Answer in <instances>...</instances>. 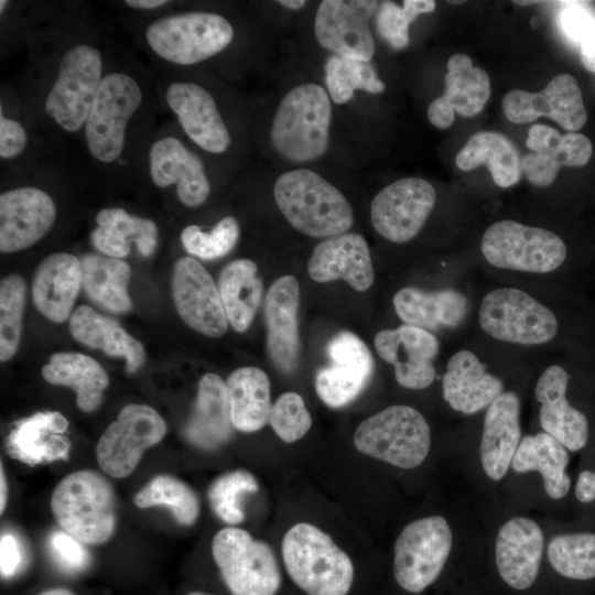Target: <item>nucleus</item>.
<instances>
[{
    "label": "nucleus",
    "instance_id": "obj_1",
    "mask_svg": "<svg viewBox=\"0 0 595 595\" xmlns=\"http://www.w3.org/2000/svg\"><path fill=\"white\" fill-rule=\"evenodd\" d=\"M273 196L289 224L306 236L329 238L347 232L353 225L347 198L312 170L282 173L274 183Z\"/></svg>",
    "mask_w": 595,
    "mask_h": 595
},
{
    "label": "nucleus",
    "instance_id": "obj_2",
    "mask_svg": "<svg viewBox=\"0 0 595 595\" xmlns=\"http://www.w3.org/2000/svg\"><path fill=\"white\" fill-rule=\"evenodd\" d=\"M332 102L318 84L291 88L281 99L270 127L274 151L293 163L321 159L329 145Z\"/></svg>",
    "mask_w": 595,
    "mask_h": 595
},
{
    "label": "nucleus",
    "instance_id": "obj_3",
    "mask_svg": "<svg viewBox=\"0 0 595 595\" xmlns=\"http://www.w3.org/2000/svg\"><path fill=\"white\" fill-rule=\"evenodd\" d=\"M281 553L293 583L306 595H347L355 569L349 555L318 527L292 526L284 534Z\"/></svg>",
    "mask_w": 595,
    "mask_h": 595
},
{
    "label": "nucleus",
    "instance_id": "obj_4",
    "mask_svg": "<svg viewBox=\"0 0 595 595\" xmlns=\"http://www.w3.org/2000/svg\"><path fill=\"white\" fill-rule=\"evenodd\" d=\"M51 510L58 526L86 544H102L115 532L116 495L110 483L95 470H77L54 488Z\"/></svg>",
    "mask_w": 595,
    "mask_h": 595
},
{
    "label": "nucleus",
    "instance_id": "obj_5",
    "mask_svg": "<svg viewBox=\"0 0 595 595\" xmlns=\"http://www.w3.org/2000/svg\"><path fill=\"white\" fill-rule=\"evenodd\" d=\"M354 444L360 453L410 469L423 463L431 446V430L414 408L393 404L364 420Z\"/></svg>",
    "mask_w": 595,
    "mask_h": 595
},
{
    "label": "nucleus",
    "instance_id": "obj_6",
    "mask_svg": "<svg viewBox=\"0 0 595 595\" xmlns=\"http://www.w3.org/2000/svg\"><path fill=\"white\" fill-rule=\"evenodd\" d=\"M234 39V28L215 12L193 11L159 18L145 29V41L162 60L193 65L223 52Z\"/></svg>",
    "mask_w": 595,
    "mask_h": 595
},
{
    "label": "nucleus",
    "instance_id": "obj_7",
    "mask_svg": "<svg viewBox=\"0 0 595 595\" xmlns=\"http://www.w3.org/2000/svg\"><path fill=\"white\" fill-rule=\"evenodd\" d=\"M102 78L100 51L86 43L74 44L58 63L56 77L44 101L46 115L67 132L80 130Z\"/></svg>",
    "mask_w": 595,
    "mask_h": 595
},
{
    "label": "nucleus",
    "instance_id": "obj_8",
    "mask_svg": "<svg viewBox=\"0 0 595 595\" xmlns=\"http://www.w3.org/2000/svg\"><path fill=\"white\" fill-rule=\"evenodd\" d=\"M212 553L231 595H275L280 589L282 577L273 550L248 531L219 530Z\"/></svg>",
    "mask_w": 595,
    "mask_h": 595
},
{
    "label": "nucleus",
    "instance_id": "obj_9",
    "mask_svg": "<svg viewBox=\"0 0 595 595\" xmlns=\"http://www.w3.org/2000/svg\"><path fill=\"white\" fill-rule=\"evenodd\" d=\"M142 98V89L131 75H104L84 127L87 148L95 160L110 164L121 155L128 123Z\"/></svg>",
    "mask_w": 595,
    "mask_h": 595
},
{
    "label": "nucleus",
    "instance_id": "obj_10",
    "mask_svg": "<svg viewBox=\"0 0 595 595\" xmlns=\"http://www.w3.org/2000/svg\"><path fill=\"white\" fill-rule=\"evenodd\" d=\"M480 249L494 267L531 273L555 270L567 255L564 241L556 234L509 219L486 229Z\"/></svg>",
    "mask_w": 595,
    "mask_h": 595
},
{
    "label": "nucleus",
    "instance_id": "obj_11",
    "mask_svg": "<svg viewBox=\"0 0 595 595\" xmlns=\"http://www.w3.org/2000/svg\"><path fill=\"white\" fill-rule=\"evenodd\" d=\"M478 322L490 337L520 345L549 343L558 332L554 313L516 288H499L487 293L479 307Z\"/></svg>",
    "mask_w": 595,
    "mask_h": 595
},
{
    "label": "nucleus",
    "instance_id": "obj_12",
    "mask_svg": "<svg viewBox=\"0 0 595 595\" xmlns=\"http://www.w3.org/2000/svg\"><path fill=\"white\" fill-rule=\"evenodd\" d=\"M452 531L441 516L414 520L394 543L393 575L409 593H420L442 572L452 548Z\"/></svg>",
    "mask_w": 595,
    "mask_h": 595
},
{
    "label": "nucleus",
    "instance_id": "obj_13",
    "mask_svg": "<svg viewBox=\"0 0 595 595\" xmlns=\"http://www.w3.org/2000/svg\"><path fill=\"white\" fill-rule=\"evenodd\" d=\"M165 433L166 423L153 408L127 404L97 443L98 465L107 475L125 478L138 466L143 453L158 444Z\"/></svg>",
    "mask_w": 595,
    "mask_h": 595
},
{
    "label": "nucleus",
    "instance_id": "obj_14",
    "mask_svg": "<svg viewBox=\"0 0 595 595\" xmlns=\"http://www.w3.org/2000/svg\"><path fill=\"white\" fill-rule=\"evenodd\" d=\"M436 201L433 185L424 178L397 180L374 197L370 221L385 239L403 244L422 229Z\"/></svg>",
    "mask_w": 595,
    "mask_h": 595
},
{
    "label": "nucleus",
    "instance_id": "obj_15",
    "mask_svg": "<svg viewBox=\"0 0 595 595\" xmlns=\"http://www.w3.org/2000/svg\"><path fill=\"white\" fill-rule=\"evenodd\" d=\"M379 2L375 0H324L314 18L317 43L334 55L370 62L376 45L369 21Z\"/></svg>",
    "mask_w": 595,
    "mask_h": 595
},
{
    "label": "nucleus",
    "instance_id": "obj_16",
    "mask_svg": "<svg viewBox=\"0 0 595 595\" xmlns=\"http://www.w3.org/2000/svg\"><path fill=\"white\" fill-rule=\"evenodd\" d=\"M172 295L178 315L193 329L209 337L226 333L229 322L219 290L196 259H177L172 273Z\"/></svg>",
    "mask_w": 595,
    "mask_h": 595
},
{
    "label": "nucleus",
    "instance_id": "obj_17",
    "mask_svg": "<svg viewBox=\"0 0 595 595\" xmlns=\"http://www.w3.org/2000/svg\"><path fill=\"white\" fill-rule=\"evenodd\" d=\"M501 107L506 118L517 125L547 117L561 128L575 132L587 121L581 88L570 74L553 77L539 93L510 90L504 96Z\"/></svg>",
    "mask_w": 595,
    "mask_h": 595
},
{
    "label": "nucleus",
    "instance_id": "obj_18",
    "mask_svg": "<svg viewBox=\"0 0 595 595\" xmlns=\"http://www.w3.org/2000/svg\"><path fill=\"white\" fill-rule=\"evenodd\" d=\"M331 364L315 377V390L329 408L350 403L365 388L374 371V359L366 344L351 332L336 334L327 345Z\"/></svg>",
    "mask_w": 595,
    "mask_h": 595
},
{
    "label": "nucleus",
    "instance_id": "obj_19",
    "mask_svg": "<svg viewBox=\"0 0 595 595\" xmlns=\"http://www.w3.org/2000/svg\"><path fill=\"white\" fill-rule=\"evenodd\" d=\"M374 345L379 357L393 365L396 380L401 387L421 390L434 381L432 360L439 354L440 344L431 332L403 324L378 332Z\"/></svg>",
    "mask_w": 595,
    "mask_h": 595
},
{
    "label": "nucleus",
    "instance_id": "obj_20",
    "mask_svg": "<svg viewBox=\"0 0 595 595\" xmlns=\"http://www.w3.org/2000/svg\"><path fill=\"white\" fill-rule=\"evenodd\" d=\"M56 207L42 188L21 186L0 195V250L15 252L42 239L52 228Z\"/></svg>",
    "mask_w": 595,
    "mask_h": 595
},
{
    "label": "nucleus",
    "instance_id": "obj_21",
    "mask_svg": "<svg viewBox=\"0 0 595 595\" xmlns=\"http://www.w3.org/2000/svg\"><path fill=\"white\" fill-rule=\"evenodd\" d=\"M165 101L186 136L206 152L224 153L230 134L214 97L193 82H173L165 90Z\"/></svg>",
    "mask_w": 595,
    "mask_h": 595
},
{
    "label": "nucleus",
    "instance_id": "obj_22",
    "mask_svg": "<svg viewBox=\"0 0 595 595\" xmlns=\"http://www.w3.org/2000/svg\"><path fill=\"white\" fill-rule=\"evenodd\" d=\"M526 145L531 152L521 160L522 172L531 184L541 187L552 184L562 166L586 165L593 150L586 136L577 132L561 134L541 123L530 127Z\"/></svg>",
    "mask_w": 595,
    "mask_h": 595
},
{
    "label": "nucleus",
    "instance_id": "obj_23",
    "mask_svg": "<svg viewBox=\"0 0 595 595\" xmlns=\"http://www.w3.org/2000/svg\"><path fill=\"white\" fill-rule=\"evenodd\" d=\"M444 93L428 108L430 122L439 129L450 128L455 112L464 117L478 115L486 106L491 88L486 71L474 66L465 54H454L447 61Z\"/></svg>",
    "mask_w": 595,
    "mask_h": 595
},
{
    "label": "nucleus",
    "instance_id": "obj_24",
    "mask_svg": "<svg viewBox=\"0 0 595 595\" xmlns=\"http://www.w3.org/2000/svg\"><path fill=\"white\" fill-rule=\"evenodd\" d=\"M150 175L159 187L176 185V194L187 207L201 206L210 184L202 160L175 137L154 141L149 152Z\"/></svg>",
    "mask_w": 595,
    "mask_h": 595
},
{
    "label": "nucleus",
    "instance_id": "obj_25",
    "mask_svg": "<svg viewBox=\"0 0 595 595\" xmlns=\"http://www.w3.org/2000/svg\"><path fill=\"white\" fill-rule=\"evenodd\" d=\"M299 282L291 274L278 278L264 300L268 354L274 366L285 374L293 372L299 364Z\"/></svg>",
    "mask_w": 595,
    "mask_h": 595
},
{
    "label": "nucleus",
    "instance_id": "obj_26",
    "mask_svg": "<svg viewBox=\"0 0 595 595\" xmlns=\"http://www.w3.org/2000/svg\"><path fill=\"white\" fill-rule=\"evenodd\" d=\"M307 271L315 282L343 279L360 292L368 290L375 278L368 244L357 232H345L320 242L309 260Z\"/></svg>",
    "mask_w": 595,
    "mask_h": 595
},
{
    "label": "nucleus",
    "instance_id": "obj_27",
    "mask_svg": "<svg viewBox=\"0 0 595 595\" xmlns=\"http://www.w3.org/2000/svg\"><path fill=\"white\" fill-rule=\"evenodd\" d=\"M543 544L537 522L524 517L508 520L496 539V564L501 578L515 589L529 588L538 576Z\"/></svg>",
    "mask_w": 595,
    "mask_h": 595
},
{
    "label": "nucleus",
    "instance_id": "obj_28",
    "mask_svg": "<svg viewBox=\"0 0 595 595\" xmlns=\"http://www.w3.org/2000/svg\"><path fill=\"white\" fill-rule=\"evenodd\" d=\"M569 379V374L561 366L548 367L537 382L536 398L541 403L540 424L543 431L565 448L577 451L587 442L588 421L566 400Z\"/></svg>",
    "mask_w": 595,
    "mask_h": 595
},
{
    "label": "nucleus",
    "instance_id": "obj_29",
    "mask_svg": "<svg viewBox=\"0 0 595 595\" xmlns=\"http://www.w3.org/2000/svg\"><path fill=\"white\" fill-rule=\"evenodd\" d=\"M67 428L62 413L36 412L14 424L6 441L7 452L29 466L66 459L71 451Z\"/></svg>",
    "mask_w": 595,
    "mask_h": 595
},
{
    "label": "nucleus",
    "instance_id": "obj_30",
    "mask_svg": "<svg viewBox=\"0 0 595 595\" xmlns=\"http://www.w3.org/2000/svg\"><path fill=\"white\" fill-rule=\"evenodd\" d=\"M520 441L519 398L504 392L487 408L484 420L480 459L488 477L500 480L506 475Z\"/></svg>",
    "mask_w": 595,
    "mask_h": 595
},
{
    "label": "nucleus",
    "instance_id": "obj_31",
    "mask_svg": "<svg viewBox=\"0 0 595 595\" xmlns=\"http://www.w3.org/2000/svg\"><path fill=\"white\" fill-rule=\"evenodd\" d=\"M443 398L450 407L464 414L488 408L504 393V383L487 372L470 350L455 353L446 365L442 381Z\"/></svg>",
    "mask_w": 595,
    "mask_h": 595
},
{
    "label": "nucleus",
    "instance_id": "obj_32",
    "mask_svg": "<svg viewBox=\"0 0 595 595\" xmlns=\"http://www.w3.org/2000/svg\"><path fill=\"white\" fill-rule=\"evenodd\" d=\"M80 286V259L67 252L50 255L34 274L33 303L46 318L62 323L71 317Z\"/></svg>",
    "mask_w": 595,
    "mask_h": 595
},
{
    "label": "nucleus",
    "instance_id": "obj_33",
    "mask_svg": "<svg viewBox=\"0 0 595 595\" xmlns=\"http://www.w3.org/2000/svg\"><path fill=\"white\" fill-rule=\"evenodd\" d=\"M232 429L226 382L216 374L204 375L184 429L185 437L195 446L215 450L230 439Z\"/></svg>",
    "mask_w": 595,
    "mask_h": 595
},
{
    "label": "nucleus",
    "instance_id": "obj_34",
    "mask_svg": "<svg viewBox=\"0 0 595 595\" xmlns=\"http://www.w3.org/2000/svg\"><path fill=\"white\" fill-rule=\"evenodd\" d=\"M392 301L396 313L404 324L426 331L457 327L468 311L466 296L453 289L423 291L403 288Z\"/></svg>",
    "mask_w": 595,
    "mask_h": 595
},
{
    "label": "nucleus",
    "instance_id": "obj_35",
    "mask_svg": "<svg viewBox=\"0 0 595 595\" xmlns=\"http://www.w3.org/2000/svg\"><path fill=\"white\" fill-rule=\"evenodd\" d=\"M69 332L80 344L102 350L107 356L122 357L129 374L144 363L143 345L123 329L119 323L99 314L87 305H80L69 317Z\"/></svg>",
    "mask_w": 595,
    "mask_h": 595
},
{
    "label": "nucleus",
    "instance_id": "obj_36",
    "mask_svg": "<svg viewBox=\"0 0 595 595\" xmlns=\"http://www.w3.org/2000/svg\"><path fill=\"white\" fill-rule=\"evenodd\" d=\"M43 378L56 386L72 388L77 407L84 412L95 411L109 385L105 369L94 358L79 353H55L42 368Z\"/></svg>",
    "mask_w": 595,
    "mask_h": 595
},
{
    "label": "nucleus",
    "instance_id": "obj_37",
    "mask_svg": "<svg viewBox=\"0 0 595 595\" xmlns=\"http://www.w3.org/2000/svg\"><path fill=\"white\" fill-rule=\"evenodd\" d=\"M462 171L486 166L494 182L500 187H510L521 177V159L515 143L496 131H479L473 134L455 156Z\"/></svg>",
    "mask_w": 595,
    "mask_h": 595
},
{
    "label": "nucleus",
    "instance_id": "obj_38",
    "mask_svg": "<svg viewBox=\"0 0 595 595\" xmlns=\"http://www.w3.org/2000/svg\"><path fill=\"white\" fill-rule=\"evenodd\" d=\"M234 428L252 433L269 423L271 392L268 375L257 367H241L226 381Z\"/></svg>",
    "mask_w": 595,
    "mask_h": 595
},
{
    "label": "nucleus",
    "instance_id": "obj_39",
    "mask_svg": "<svg viewBox=\"0 0 595 595\" xmlns=\"http://www.w3.org/2000/svg\"><path fill=\"white\" fill-rule=\"evenodd\" d=\"M569 462L566 448L550 434L540 432L520 441L511 466L519 473L539 472L548 496L561 499L571 487V478L565 473Z\"/></svg>",
    "mask_w": 595,
    "mask_h": 595
},
{
    "label": "nucleus",
    "instance_id": "obj_40",
    "mask_svg": "<svg viewBox=\"0 0 595 595\" xmlns=\"http://www.w3.org/2000/svg\"><path fill=\"white\" fill-rule=\"evenodd\" d=\"M257 264L249 259L229 262L220 272L218 290L231 327L245 332L260 305L263 285Z\"/></svg>",
    "mask_w": 595,
    "mask_h": 595
},
{
    "label": "nucleus",
    "instance_id": "obj_41",
    "mask_svg": "<svg viewBox=\"0 0 595 595\" xmlns=\"http://www.w3.org/2000/svg\"><path fill=\"white\" fill-rule=\"evenodd\" d=\"M82 288L87 296L112 313L132 307L128 293L130 266L118 258L88 253L82 257Z\"/></svg>",
    "mask_w": 595,
    "mask_h": 595
},
{
    "label": "nucleus",
    "instance_id": "obj_42",
    "mask_svg": "<svg viewBox=\"0 0 595 595\" xmlns=\"http://www.w3.org/2000/svg\"><path fill=\"white\" fill-rule=\"evenodd\" d=\"M139 508L165 506L174 519L184 526H192L199 515V501L194 490L181 479L171 475L153 477L134 496Z\"/></svg>",
    "mask_w": 595,
    "mask_h": 595
},
{
    "label": "nucleus",
    "instance_id": "obj_43",
    "mask_svg": "<svg viewBox=\"0 0 595 595\" xmlns=\"http://www.w3.org/2000/svg\"><path fill=\"white\" fill-rule=\"evenodd\" d=\"M324 72L328 95L338 105L348 102L355 90L379 94L386 88L370 62L332 54L325 63Z\"/></svg>",
    "mask_w": 595,
    "mask_h": 595
},
{
    "label": "nucleus",
    "instance_id": "obj_44",
    "mask_svg": "<svg viewBox=\"0 0 595 595\" xmlns=\"http://www.w3.org/2000/svg\"><path fill=\"white\" fill-rule=\"evenodd\" d=\"M548 559L552 567L567 578H594L595 533L578 532L554 537L548 545Z\"/></svg>",
    "mask_w": 595,
    "mask_h": 595
},
{
    "label": "nucleus",
    "instance_id": "obj_45",
    "mask_svg": "<svg viewBox=\"0 0 595 595\" xmlns=\"http://www.w3.org/2000/svg\"><path fill=\"white\" fill-rule=\"evenodd\" d=\"M256 477L245 469H236L216 477L207 489V498L215 515L228 524L245 520L241 497L258 490Z\"/></svg>",
    "mask_w": 595,
    "mask_h": 595
},
{
    "label": "nucleus",
    "instance_id": "obj_46",
    "mask_svg": "<svg viewBox=\"0 0 595 595\" xmlns=\"http://www.w3.org/2000/svg\"><path fill=\"white\" fill-rule=\"evenodd\" d=\"M26 284L22 277L10 274L0 283V360L7 361L17 353L21 332Z\"/></svg>",
    "mask_w": 595,
    "mask_h": 595
},
{
    "label": "nucleus",
    "instance_id": "obj_47",
    "mask_svg": "<svg viewBox=\"0 0 595 595\" xmlns=\"http://www.w3.org/2000/svg\"><path fill=\"white\" fill-rule=\"evenodd\" d=\"M435 9L433 0H404L402 7L383 1L378 7L376 26L379 35L393 48L408 45L411 22L421 13H430Z\"/></svg>",
    "mask_w": 595,
    "mask_h": 595
},
{
    "label": "nucleus",
    "instance_id": "obj_48",
    "mask_svg": "<svg viewBox=\"0 0 595 595\" xmlns=\"http://www.w3.org/2000/svg\"><path fill=\"white\" fill-rule=\"evenodd\" d=\"M239 237V225L232 216L221 218L210 231L196 225L186 226L181 232L185 250L201 259L213 260L229 253Z\"/></svg>",
    "mask_w": 595,
    "mask_h": 595
},
{
    "label": "nucleus",
    "instance_id": "obj_49",
    "mask_svg": "<svg viewBox=\"0 0 595 595\" xmlns=\"http://www.w3.org/2000/svg\"><path fill=\"white\" fill-rule=\"evenodd\" d=\"M96 221L98 226L111 228L123 241H133L143 257L154 252L158 228L153 220L132 216L120 207H110L101 209Z\"/></svg>",
    "mask_w": 595,
    "mask_h": 595
},
{
    "label": "nucleus",
    "instance_id": "obj_50",
    "mask_svg": "<svg viewBox=\"0 0 595 595\" xmlns=\"http://www.w3.org/2000/svg\"><path fill=\"white\" fill-rule=\"evenodd\" d=\"M269 424L285 443L302 439L312 426V416L303 398L293 391L282 393L271 407Z\"/></svg>",
    "mask_w": 595,
    "mask_h": 595
},
{
    "label": "nucleus",
    "instance_id": "obj_51",
    "mask_svg": "<svg viewBox=\"0 0 595 595\" xmlns=\"http://www.w3.org/2000/svg\"><path fill=\"white\" fill-rule=\"evenodd\" d=\"M47 548L55 563L68 573L82 572L90 564V555L84 543L63 529L50 533Z\"/></svg>",
    "mask_w": 595,
    "mask_h": 595
},
{
    "label": "nucleus",
    "instance_id": "obj_52",
    "mask_svg": "<svg viewBox=\"0 0 595 595\" xmlns=\"http://www.w3.org/2000/svg\"><path fill=\"white\" fill-rule=\"evenodd\" d=\"M28 136L23 126L0 111V156L9 160L18 156L26 147Z\"/></svg>",
    "mask_w": 595,
    "mask_h": 595
},
{
    "label": "nucleus",
    "instance_id": "obj_53",
    "mask_svg": "<svg viewBox=\"0 0 595 595\" xmlns=\"http://www.w3.org/2000/svg\"><path fill=\"white\" fill-rule=\"evenodd\" d=\"M25 562V552L21 539L11 531H6L0 538V572L1 576L10 578L19 573Z\"/></svg>",
    "mask_w": 595,
    "mask_h": 595
},
{
    "label": "nucleus",
    "instance_id": "obj_54",
    "mask_svg": "<svg viewBox=\"0 0 595 595\" xmlns=\"http://www.w3.org/2000/svg\"><path fill=\"white\" fill-rule=\"evenodd\" d=\"M560 24L567 37L581 43L585 35L595 28V19L580 6H567L560 14Z\"/></svg>",
    "mask_w": 595,
    "mask_h": 595
},
{
    "label": "nucleus",
    "instance_id": "obj_55",
    "mask_svg": "<svg viewBox=\"0 0 595 595\" xmlns=\"http://www.w3.org/2000/svg\"><path fill=\"white\" fill-rule=\"evenodd\" d=\"M94 247L111 258H125L130 252V244L120 239L109 227L98 226L90 235Z\"/></svg>",
    "mask_w": 595,
    "mask_h": 595
},
{
    "label": "nucleus",
    "instance_id": "obj_56",
    "mask_svg": "<svg viewBox=\"0 0 595 595\" xmlns=\"http://www.w3.org/2000/svg\"><path fill=\"white\" fill-rule=\"evenodd\" d=\"M575 496L581 502L595 500V473L583 470L575 485Z\"/></svg>",
    "mask_w": 595,
    "mask_h": 595
},
{
    "label": "nucleus",
    "instance_id": "obj_57",
    "mask_svg": "<svg viewBox=\"0 0 595 595\" xmlns=\"http://www.w3.org/2000/svg\"><path fill=\"white\" fill-rule=\"evenodd\" d=\"M580 56L585 69L595 74V28L582 40Z\"/></svg>",
    "mask_w": 595,
    "mask_h": 595
},
{
    "label": "nucleus",
    "instance_id": "obj_58",
    "mask_svg": "<svg viewBox=\"0 0 595 595\" xmlns=\"http://www.w3.org/2000/svg\"><path fill=\"white\" fill-rule=\"evenodd\" d=\"M125 3L128 7L133 8V9L152 10V9L163 7V6L167 4V3H170V1H165V0H127V1H125Z\"/></svg>",
    "mask_w": 595,
    "mask_h": 595
},
{
    "label": "nucleus",
    "instance_id": "obj_59",
    "mask_svg": "<svg viewBox=\"0 0 595 595\" xmlns=\"http://www.w3.org/2000/svg\"><path fill=\"white\" fill-rule=\"evenodd\" d=\"M0 487H1V490H0V512L3 513L6 505H7V499H8V484H7V479H6V475H4V472H3L2 464H1V467H0Z\"/></svg>",
    "mask_w": 595,
    "mask_h": 595
},
{
    "label": "nucleus",
    "instance_id": "obj_60",
    "mask_svg": "<svg viewBox=\"0 0 595 595\" xmlns=\"http://www.w3.org/2000/svg\"><path fill=\"white\" fill-rule=\"evenodd\" d=\"M278 3L290 10H299L306 4L304 0H279Z\"/></svg>",
    "mask_w": 595,
    "mask_h": 595
},
{
    "label": "nucleus",
    "instance_id": "obj_61",
    "mask_svg": "<svg viewBox=\"0 0 595 595\" xmlns=\"http://www.w3.org/2000/svg\"><path fill=\"white\" fill-rule=\"evenodd\" d=\"M39 595H75V594L68 588L56 587V588L46 589Z\"/></svg>",
    "mask_w": 595,
    "mask_h": 595
},
{
    "label": "nucleus",
    "instance_id": "obj_62",
    "mask_svg": "<svg viewBox=\"0 0 595 595\" xmlns=\"http://www.w3.org/2000/svg\"><path fill=\"white\" fill-rule=\"evenodd\" d=\"M7 4H8V1H4V0L0 1V9H1L0 11H1V13L3 12V8H6Z\"/></svg>",
    "mask_w": 595,
    "mask_h": 595
},
{
    "label": "nucleus",
    "instance_id": "obj_63",
    "mask_svg": "<svg viewBox=\"0 0 595 595\" xmlns=\"http://www.w3.org/2000/svg\"><path fill=\"white\" fill-rule=\"evenodd\" d=\"M187 595H210V594L197 591V592H192V593H190Z\"/></svg>",
    "mask_w": 595,
    "mask_h": 595
},
{
    "label": "nucleus",
    "instance_id": "obj_64",
    "mask_svg": "<svg viewBox=\"0 0 595 595\" xmlns=\"http://www.w3.org/2000/svg\"><path fill=\"white\" fill-rule=\"evenodd\" d=\"M464 1H450V3H455V4H459V3H463Z\"/></svg>",
    "mask_w": 595,
    "mask_h": 595
}]
</instances>
